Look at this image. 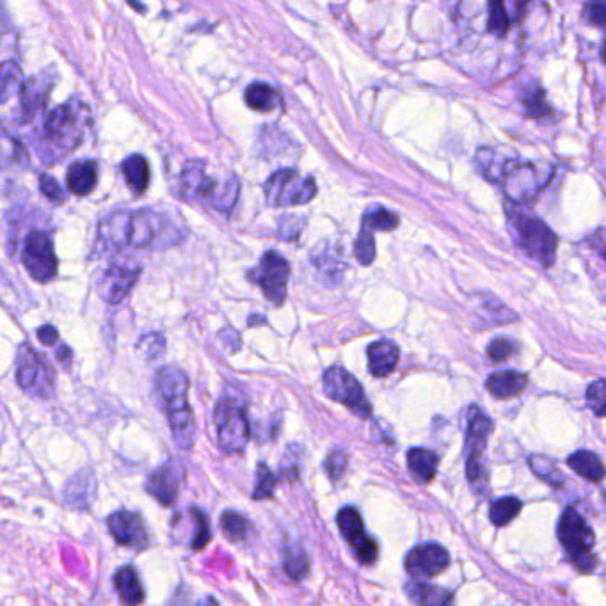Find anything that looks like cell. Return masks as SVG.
<instances>
[{"label":"cell","mask_w":606,"mask_h":606,"mask_svg":"<svg viewBox=\"0 0 606 606\" xmlns=\"http://www.w3.org/2000/svg\"><path fill=\"white\" fill-rule=\"evenodd\" d=\"M324 391L329 399L349 407L354 415L367 420L372 416V406L368 402L361 384L345 368L331 367L324 374Z\"/></svg>","instance_id":"cell-7"},{"label":"cell","mask_w":606,"mask_h":606,"mask_svg":"<svg viewBox=\"0 0 606 606\" xmlns=\"http://www.w3.org/2000/svg\"><path fill=\"white\" fill-rule=\"evenodd\" d=\"M22 86V73L15 63H4L2 72V102H8L9 95L16 93Z\"/></svg>","instance_id":"cell-38"},{"label":"cell","mask_w":606,"mask_h":606,"mask_svg":"<svg viewBox=\"0 0 606 606\" xmlns=\"http://www.w3.org/2000/svg\"><path fill=\"white\" fill-rule=\"evenodd\" d=\"M240 184L235 176L226 178V182L217 185L216 194H214V207L221 212H230L233 205L239 200Z\"/></svg>","instance_id":"cell-30"},{"label":"cell","mask_w":606,"mask_h":606,"mask_svg":"<svg viewBox=\"0 0 606 606\" xmlns=\"http://www.w3.org/2000/svg\"><path fill=\"white\" fill-rule=\"evenodd\" d=\"M525 107H527L528 116H532L535 120L548 116V112H550V105L546 104L541 89H534L528 93L525 98Z\"/></svg>","instance_id":"cell-39"},{"label":"cell","mask_w":606,"mask_h":606,"mask_svg":"<svg viewBox=\"0 0 606 606\" xmlns=\"http://www.w3.org/2000/svg\"><path fill=\"white\" fill-rule=\"evenodd\" d=\"M246 102L253 111L271 112L280 104V96L269 84L256 82L246 89Z\"/></svg>","instance_id":"cell-28"},{"label":"cell","mask_w":606,"mask_h":606,"mask_svg":"<svg viewBox=\"0 0 606 606\" xmlns=\"http://www.w3.org/2000/svg\"><path fill=\"white\" fill-rule=\"evenodd\" d=\"M587 400L596 415L606 416V381L592 383L587 390Z\"/></svg>","instance_id":"cell-40"},{"label":"cell","mask_w":606,"mask_h":606,"mask_svg":"<svg viewBox=\"0 0 606 606\" xmlns=\"http://www.w3.org/2000/svg\"><path fill=\"white\" fill-rule=\"evenodd\" d=\"M559 539L566 548L567 555L573 560L582 573H591L598 564V559L592 555L594 550V534L585 523V519L575 511L567 509L559 523Z\"/></svg>","instance_id":"cell-3"},{"label":"cell","mask_w":606,"mask_h":606,"mask_svg":"<svg viewBox=\"0 0 606 606\" xmlns=\"http://www.w3.org/2000/svg\"><path fill=\"white\" fill-rule=\"evenodd\" d=\"M306 221L303 217L285 216L281 217L278 223V233L281 239L294 240L303 232V226Z\"/></svg>","instance_id":"cell-42"},{"label":"cell","mask_w":606,"mask_h":606,"mask_svg":"<svg viewBox=\"0 0 606 606\" xmlns=\"http://www.w3.org/2000/svg\"><path fill=\"white\" fill-rule=\"evenodd\" d=\"M16 381L27 393L36 397L47 399L54 393V370L29 343H24L18 351Z\"/></svg>","instance_id":"cell-6"},{"label":"cell","mask_w":606,"mask_h":606,"mask_svg":"<svg viewBox=\"0 0 606 606\" xmlns=\"http://www.w3.org/2000/svg\"><path fill=\"white\" fill-rule=\"evenodd\" d=\"M347 470V454L342 450H333L326 459L327 475L333 480H340Z\"/></svg>","instance_id":"cell-43"},{"label":"cell","mask_w":606,"mask_h":606,"mask_svg":"<svg viewBox=\"0 0 606 606\" xmlns=\"http://www.w3.org/2000/svg\"><path fill=\"white\" fill-rule=\"evenodd\" d=\"M189 379L178 367H164L157 374V395L160 406L168 416L173 441L180 450L194 445V415L189 406Z\"/></svg>","instance_id":"cell-2"},{"label":"cell","mask_w":606,"mask_h":606,"mask_svg":"<svg viewBox=\"0 0 606 606\" xmlns=\"http://www.w3.org/2000/svg\"><path fill=\"white\" fill-rule=\"evenodd\" d=\"M192 606H217V601L214 598H200L196 603H192Z\"/></svg>","instance_id":"cell-48"},{"label":"cell","mask_w":606,"mask_h":606,"mask_svg":"<svg viewBox=\"0 0 606 606\" xmlns=\"http://www.w3.org/2000/svg\"><path fill=\"white\" fill-rule=\"evenodd\" d=\"M583 16L589 24L596 27H606V2H589L585 6Z\"/></svg>","instance_id":"cell-44"},{"label":"cell","mask_w":606,"mask_h":606,"mask_svg":"<svg viewBox=\"0 0 606 606\" xmlns=\"http://www.w3.org/2000/svg\"><path fill=\"white\" fill-rule=\"evenodd\" d=\"M121 171L127 180L128 187L136 194H143L150 185V166L143 155H130L123 160Z\"/></svg>","instance_id":"cell-22"},{"label":"cell","mask_w":606,"mask_h":606,"mask_svg":"<svg viewBox=\"0 0 606 606\" xmlns=\"http://www.w3.org/2000/svg\"><path fill=\"white\" fill-rule=\"evenodd\" d=\"M182 192L191 200H214L217 182L205 173L201 162H189L180 176Z\"/></svg>","instance_id":"cell-15"},{"label":"cell","mask_w":606,"mask_h":606,"mask_svg":"<svg viewBox=\"0 0 606 606\" xmlns=\"http://www.w3.org/2000/svg\"><path fill=\"white\" fill-rule=\"evenodd\" d=\"M487 27H489V31L495 32L496 36H500V38H505L509 29H511L509 15H507V11H505V6L500 4V2H493V4L489 6Z\"/></svg>","instance_id":"cell-37"},{"label":"cell","mask_w":606,"mask_h":606,"mask_svg":"<svg viewBox=\"0 0 606 606\" xmlns=\"http://www.w3.org/2000/svg\"><path fill=\"white\" fill-rule=\"evenodd\" d=\"M221 528L232 541H242L249 534L248 519L240 516L239 512H224L223 518H221Z\"/></svg>","instance_id":"cell-33"},{"label":"cell","mask_w":606,"mask_h":606,"mask_svg":"<svg viewBox=\"0 0 606 606\" xmlns=\"http://www.w3.org/2000/svg\"><path fill=\"white\" fill-rule=\"evenodd\" d=\"M38 338L47 345H54L59 340V333H57L56 327L43 326L38 329Z\"/></svg>","instance_id":"cell-47"},{"label":"cell","mask_w":606,"mask_h":606,"mask_svg":"<svg viewBox=\"0 0 606 606\" xmlns=\"http://www.w3.org/2000/svg\"><path fill=\"white\" fill-rule=\"evenodd\" d=\"M107 527L116 543L134 550H144L148 544V535L144 530L143 521L134 512H114L107 519Z\"/></svg>","instance_id":"cell-13"},{"label":"cell","mask_w":606,"mask_h":606,"mask_svg":"<svg viewBox=\"0 0 606 606\" xmlns=\"http://www.w3.org/2000/svg\"><path fill=\"white\" fill-rule=\"evenodd\" d=\"M180 471H176L175 464H166L159 470L153 471L146 480L148 493L157 498L162 505H173L178 496V484H180Z\"/></svg>","instance_id":"cell-16"},{"label":"cell","mask_w":606,"mask_h":606,"mask_svg":"<svg viewBox=\"0 0 606 606\" xmlns=\"http://www.w3.org/2000/svg\"><path fill=\"white\" fill-rule=\"evenodd\" d=\"M399 223L400 219L397 214H393L390 210L381 207L368 210L367 214H365V219H363V226H367L372 232H375V230H379V232H391V230H395L399 226Z\"/></svg>","instance_id":"cell-31"},{"label":"cell","mask_w":606,"mask_h":606,"mask_svg":"<svg viewBox=\"0 0 606 606\" xmlns=\"http://www.w3.org/2000/svg\"><path fill=\"white\" fill-rule=\"evenodd\" d=\"M338 528L342 532L343 539L351 544L352 548H358L359 544L368 539L363 519L359 516V512L352 507H345L338 512Z\"/></svg>","instance_id":"cell-27"},{"label":"cell","mask_w":606,"mask_h":606,"mask_svg":"<svg viewBox=\"0 0 606 606\" xmlns=\"http://www.w3.org/2000/svg\"><path fill=\"white\" fill-rule=\"evenodd\" d=\"M40 189L52 203H63V191H61V187H59V184H57L52 176H40Z\"/></svg>","instance_id":"cell-46"},{"label":"cell","mask_w":606,"mask_h":606,"mask_svg":"<svg viewBox=\"0 0 606 606\" xmlns=\"http://www.w3.org/2000/svg\"><path fill=\"white\" fill-rule=\"evenodd\" d=\"M216 427L219 447L224 454H242L248 447L249 429L246 407L239 400L224 399L216 407Z\"/></svg>","instance_id":"cell-5"},{"label":"cell","mask_w":606,"mask_h":606,"mask_svg":"<svg viewBox=\"0 0 606 606\" xmlns=\"http://www.w3.org/2000/svg\"><path fill=\"white\" fill-rule=\"evenodd\" d=\"M192 523H194V537H192V550H203L210 541V521L207 514L200 509H191Z\"/></svg>","instance_id":"cell-34"},{"label":"cell","mask_w":606,"mask_h":606,"mask_svg":"<svg viewBox=\"0 0 606 606\" xmlns=\"http://www.w3.org/2000/svg\"><path fill=\"white\" fill-rule=\"evenodd\" d=\"M276 484H278V479L272 473L271 468H267V464H260L258 471H256V487L253 498L255 500H267V498H271L274 489H276Z\"/></svg>","instance_id":"cell-36"},{"label":"cell","mask_w":606,"mask_h":606,"mask_svg":"<svg viewBox=\"0 0 606 606\" xmlns=\"http://www.w3.org/2000/svg\"><path fill=\"white\" fill-rule=\"evenodd\" d=\"M354 253H356V258H358L359 264L370 265L372 262H374V232H372L370 228H367V226H361V232H359L358 240H356V244H354Z\"/></svg>","instance_id":"cell-35"},{"label":"cell","mask_w":606,"mask_h":606,"mask_svg":"<svg viewBox=\"0 0 606 606\" xmlns=\"http://www.w3.org/2000/svg\"><path fill=\"white\" fill-rule=\"evenodd\" d=\"M68 356H70V351H68L66 347H63V349L59 351V359H63V361H66V359H68Z\"/></svg>","instance_id":"cell-50"},{"label":"cell","mask_w":606,"mask_h":606,"mask_svg":"<svg viewBox=\"0 0 606 606\" xmlns=\"http://www.w3.org/2000/svg\"><path fill=\"white\" fill-rule=\"evenodd\" d=\"M438 455L425 450V448H413L407 452V466L409 471L415 475L420 482H431L438 471Z\"/></svg>","instance_id":"cell-24"},{"label":"cell","mask_w":606,"mask_h":606,"mask_svg":"<svg viewBox=\"0 0 606 606\" xmlns=\"http://www.w3.org/2000/svg\"><path fill=\"white\" fill-rule=\"evenodd\" d=\"M288 278H290V264L278 251H269L262 258L260 269L256 271L253 280L262 288V292L271 303L280 306L285 303L287 297Z\"/></svg>","instance_id":"cell-10"},{"label":"cell","mask_w":606,"mask_h":606,"mask_svg":"<svg viewBox=\"0 0 606 606\" xmlns=\"http://www.w3.org/2000/svg\"><path fill=\"white\" fill-rule=\"evenodd\" d=\"M98 235L105 244L114 248L162 249L178 240L176 228L168 217L152 210L112 214L100 224Z\"/></svg>","instance_id":"cell-1"},{"label":"cell","mask_w":606,"mask_h":606,"mask_svg":"<svg viewBox=\"0 0 606 606\" xmlns=\"http://www.w3.org/2000/svg\"><path fill=\"white\" fill-rule=\"evenodd\" d=\"M603 258H605V260H606V251H605V253H603Z\"/></svg>","instance_id":"cell-51"},{"label":"cell","mask_w":606,"mask_h":606,"mask_svg":"<svg viewBox=\"0 0 606 606\" xmlns=\"http://www.w3.org/2000/svg\"><path fill=\"white\" fill-rule=\"evenodd\" d=\"M137 276H139L137 269L114 265L100 274V278L96 281V290L105 303H121L134 287Z\"/></svg>","instance_id":"cell-14"},{"label":"cell","mask_w":606,"mask_h":606,"mask_svg":"<svg viewBox=\"0 0 606 606\" xmlns=\"http://www.w3.org/2000/svg\"><path fill=\"white\" fill-rule=\"evenodd\" d=\"M523 503L519 502L518 498H500L491 505V511H489V518L495 523L496 527H505L509 525L512 519L518 516L521 512Z\"/></svg>","instance_id":"cell-29"},{"label":"cell","mask_w":606,"mask_h":606,"mask_svg":"<svg viewBox=\"0 0 606 606\" xmlns=\"http://www.w3.org/2000/svg\"><path fill=\"white\" fill-rule=\"evenodd\" d=\"M599 56H601V61L606 64V40L603 41V45H601V50H599Z\"/></svg>","instance_id":"cell-49"},{"label":"cell","mask_w":606,"mask_h":606,"mask_svg":"<svg viewBox=\"0 0 606 606\" xmlns=\"http://www.w3.org/2000/svg\"><path fill=\"white\" fill-rule=\"evenodd\" d=\"M450 564L447 551L438 544H422L409 551L406 557V571L413 580L425 582L441 575Z\"/></svg>","instance_id":"cell-11"},{"label":"cell","mask_w":606,"mask_h":606,"mask_svg":"<svg viewBox=\"0 0 606 606\" xmlns=\"http://www.w3.org/2000/svg\"><path fill=\"white\" fill-rule=\"evenodd\" d=\"M25 269L32 278L40 283L54 280L57 274V258L54 253V244L50 235L45 232H32L25 242L24 255Z\"/></svg>","instance_id":"cell-9"},{"label":"cell","mask_w":606,"mask_h":606,"mask_svg":"<svg viewBox=\"0 0 606 606\" xmlns=\"http://www.w3.org/2000/svg\"><path fill=\"white\" fill-rule=\"evenodd\" d=\"M514 226L518 230L519 246L527 251L528 255L539 260L544 267H550L557 253V237L550 228L535 219V217H512Z\"/></svg>","instance_id":"cell-8"},{"label":"cell","mask_w":606,"mask_h":606,"mask_svg":"<svg viewBox=\"0 0 606 606\" xmlns=\"http://www.w3.org/2000/svg\"><path fill=\"white\" fill-rule=\"evenodd\" d=\"M317 184L311 176H303L297 169H280L267 180L265 198L271 207H297L313 200Z\"/></svg>","instance_id":"cell-4"},{"label":"cell","mask_w":606,"mask_h":606,"mask_svg":"<svg viewBox=\"0 0 606 606\" xmlns=\"http://www.w3.org/2000/svg\"><path fill=\"white\" fill-rule=\"evenodd\" d=\"M516 349H518L516 343L509 340V338H496L495 342H491V345H489L487 354L495 363H500V361L511 358Z\"/></svg>","instance_id":"cell-41"},{"label":"cell","mask_w":606,"mask_h":606,"mask_svg":"<svg viewBox=\"0 0 606 606\" xmlns=\"http://www.w3.org/2000/svg\"><path fill=\"white\" fill-rule=\"evenodd\" d=\"M530 468L541 477V479L550 482V484H557L553 477H557L555 468L551 464L550 459H544V457H530Z\"/></svg>","instance_id":"cell-45"},{"label":"cell","mask_w":606,"mask_h":606,"mask_svg":"<svg viewBox=\"0 0 606 606\" xmlns=\"http://www.w3.org/2000/svg\"><path fill=\"white\" fill-rule=\"evenodd\" d=\"M399 347L390 340H379L368 347V368L374 377L390 375L399 363Z\"/></svg>","instance_id":"cell-17"},{"label":"cell","mask_w":606,"mask_h":606,"mask_svg":"<svg viewBox=\"0 0 606 606\" xmlns=\"http://www.w3.org/2000/svg\"><path fill=\"white\" fill-rule=\"evenodd\" d=\"M98 184V168L93 160H79L68 169L66 185L75 196H88Z\"/></svg>","instance_id":"cell-18"},{"label":"cell","mask_w":606,"mask_h":606,"mask_svg":"<svg viewBox=\"0 0 606 606\" xmlns=\"http://www.w3.org/2000/svg\"><path fill=\"white\" fill-rule=\"evenodd\" d=\"M486 386L496 399H512L527 390L528 377L519 372H498L487 379Z\"/></svg>","instance_id":"cell-19"},{"label":"cell","mask_w":606,"mask_h":606,"mask_svg":"<svg viewBox=\"0 0 606 606\" xmlns=\"http://www.w3.org/2000/svg\"><path fill=\"white\" fill-rule=\"evenodd\" d=\"M77 128V114L73 109L72 104L61 105L56 111L48 114L45 130L47 136L52 139H64L73 134V130Z\"/></svg>","instance_id":"cell-23"},{"label":"cell","mask_w":606,"mask_h":606,"mask_svg":"<svg viewBox=\"0 0 606 606\" xmlns=\"http://www.w3.org/2000/svg\"><path fill=\"white\" fill-rule=\"evenodd\" d=\"M407 594L418 606H452L454 594L439 587L425 585V583H411L407 585Z\"/></svg>","instance_id":"cell-26"},{"label":"cell","mask_w":606,"mask_h":606,"mask_svg":"<svg viewBox=\"0 0 606 606\" xmlns=\"http://www.w3.org/2000/svg\"><path fill=\"white\" fill-rule=\"evenodd\" d=\"M285 571L294 580H301V578L308 575V571H310L308 557H306V553L299 546H290V548H287V553H285Z\"/></svg>","instance_id":"cell-32"},{"label":"cell","mask_w":606,"mask_h":606,"mask_svg":"<svg viewBox=\"0 0 606 606\" xmlns=\"http://www.w3.org/2000/svg\"><path fill=\"white\" fill-rule=\"evenodd\" d=\"M567 464L571 466V470H575L580 477L589 482H601L605 479V464L601 463L598 455L592 454V452L580 450L567 459Z\"/></svg>","instance_id":"cell-25"},{"label":"cell","mask_w":606,"mask_h":606,"mask_svg":"<svg viewBox=\"0 0 606 606\" xmlns=\"http://www.w3.org/2000/svg\"><path fill=\"white\" fill-rule=\"evenodd\" d=\"M114 589L125 606H139L144 601L143 585L132 566L118 569V573L114 575Z\"/></svg>","instance_id":"cell-20"},{"label":"cell","mask_w":606,"mask_h":606,"mask_svg":"<svg viewBox=\"0 0 606 606\" xmlns=\"http://www.w3.org/2000/svg\"><path fill=\"white\" fill-rule=\"evenodd\" d=\"M493 431V423L482 415L479 409H471L470 423H468V438H466V447H468V477L471 482L484 480V471L480 464V457L484 454L486 448L487 436Z\"/></svg>","instance_id":"cell-12"},{"label":"cell","mask_w":606,"mask_h":606,"mask_svg":"<svg viewBox=\"0 0 606 606\" xmlns=\"http://www.w3.org/2000/svg\"><path fill=\"white\" fill-rule=\"evenodd\" d=\"M95 496V479L89 471H80L64 489V500L73 509H88Z\"/></svg>","instance_id":"cell-21"}]
</instances>
